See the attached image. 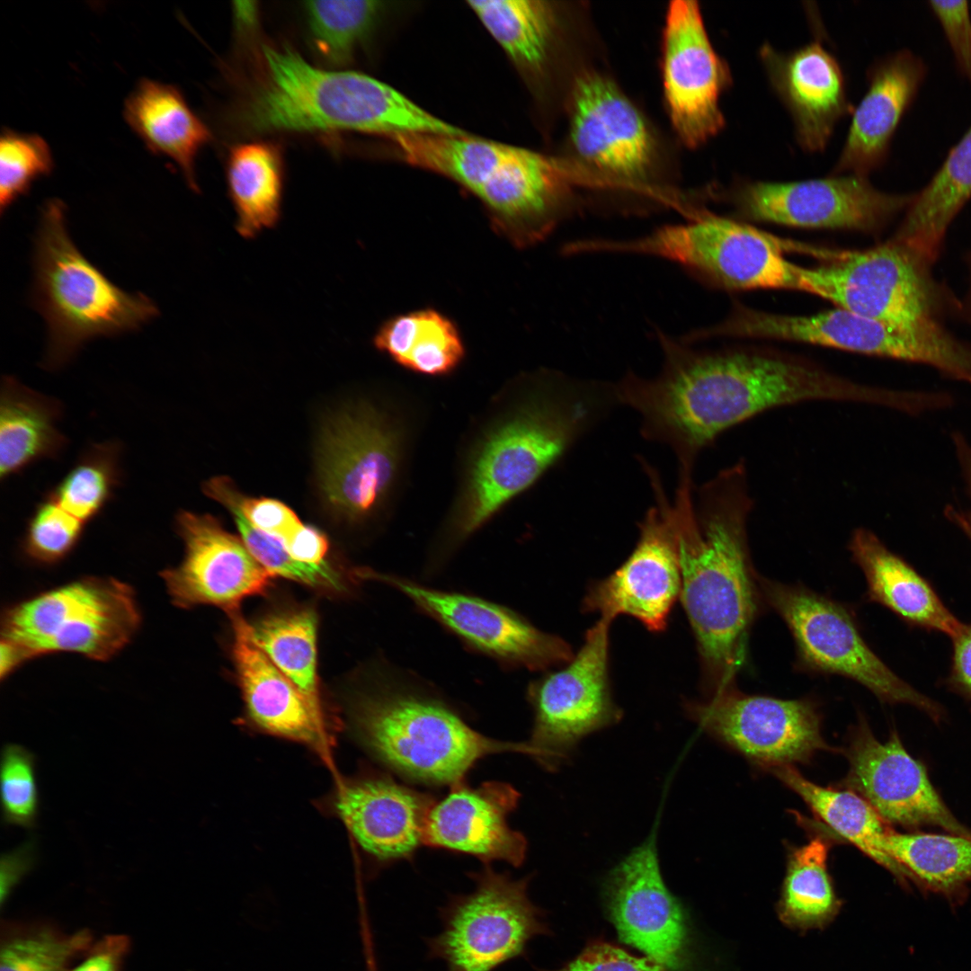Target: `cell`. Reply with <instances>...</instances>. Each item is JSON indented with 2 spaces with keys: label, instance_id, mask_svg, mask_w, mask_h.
<instances>
[{
  "label": "cell",
  "instance_id": "obj_1",
  "mask_svg": "<svg viewBox=\"0 0 971 971\" xmlns=\"http://www.w3.org/2000/svg\"><path fill=\"white\" fill-rule=\"evenodd\" d=\"M660 340L661 371L649 379L630 374L621 399L640 417L642 436L667 446L682 474H692L698 456L725 431L776 407L834 401L898 409L903 403L899 390L864 385L783 352H699Z\"/></svg>",
  "mask_w": 971,
  "mask_h": 971
},
{
  "label": "cell",
  "instance_id": "obj_2",
  "mask_svg": "<svg viewBox=\"0 0 971 971\" xmlns=\"http://www.w3.org/2000/svg\"><path fill=\"white\" fill-rule=\"evenodd\" d=\"M694 489L677 487L670 524L678 557L680 599L699 652L708 696L735 687L762 596L748 548L753 501L743 463Z\"/></svg>",
  "mask_w": 971,
  "mask_h": 971
},
{
  "label": "cell",
  "instance_id": "obj_3",
  "mask_svg": "<svg viewBox=\"0 0 971 971\" xmlns=\"http://www.w3.org/2000/svg\"><path fill=\"white\" fill-rule=\"evenodd\" d=\"M615 385L548 370L523 379L511 406L470 452L450 539L470 536L620 405Z\"/></svg>",
  "mask_w": 971,
  "mask_h": 971
},
{
  "label": "cell",
  "instance_id": "obj_4",
  "mask_svg": "<svg viewBox=\"0 0 971 971\" xmlns=\"http://www.w3.org/2000/svg\"><path fill=\"white\" fill-rule=\"evenodd\" d=\"M257 53V68L233 113L245 134L357 131L389 138L459 132L363 73L313 66L285 44L261 41Z\"/></svg>",
  "mask_w": 971,
  "mask_h": 971
},
{
  "label": "cell",
  "instance_id": "obj_5",
  "mask_svg": "<svg viewBox=\"0 0 971 971\" xmlns=\"http://www.w3.org/2000/svg\"><path fill=\"white\" fill-rule=\"evenodd\" d=\"M33 268L31 303L47 323L49 370L67 363L86 342L136 330L158 314L149 298L125 292L82 254L58 200L42 209Z\"/></svg>",
  "mask_w": 971,
  "mask_h": 971
},
{
  "label": "cell",
  "instance_id": "obj_6",
  "mask_svg": "<svg viewBox=\"0 0 971 971\" xmlns=\"http://www.w3.org/2000/svg\"><path fill=\"white\" fill-rule=\"evenodd\" d=\"M353 717L361 740L377 757L427 783L461 781L477 761L491 753L530 754L526 743L490 739L442 703L389 687L361 696Z\"/></svg>",
  "mask_w": 971,
  "mask_h": 971
},
{
  "label": "cell",
  "instance_id": "obj_7",
  "mask_svg": "<svg viewBox=\"0 0 971 971\" xmlns=\"http://www.w3.org/2000/svg\"><path fill=\"white\" fill-rule=\"evenodd\" d=\"M141 621L133 589L111 577H85L7 609L1 640L23 662L72 652L106 661L131 640Z\"/></svg>",
  "mask_w": 971,
  "mask_h": 971
},
{
  "label": "cell",
  "instance_id": "obj_8",
  "mask_svg": "<svg viewBox=\"0 0 971 971\" xmlns=\"http://www.w3.org/2000/svg\"><path fill=\"white\" fill-rule=\"evenodd\" d=\"M762 600L788 628L798 664L805 670L849 678L889 704H907L935 723L943 708L898 677L872 651L851 612L840 602L803 585L758 576Z\"/></svg>",
  "mask_w": 971,
  "mask_h": 971
},
{
  "label": "cell",
  "instance_id": "obj_9",
  "mask_svg": "<svg viewBox=\"0 0 971 971\" xmlns=\"http://www.w3.org/2000/svg\"><path fill=\"white\" fill-rule=\"evenodd\" d=\"M594 248L665 258L727 289L808 292L804 267L785 258L782 244L777 238L707 211L698 212L689 223L664 226L639 238L597 240Z\"/></svg>",
  "mask_w": 971,
  "mask_h": 971
},
{
  "label": "cell",
  "instance_id": "obj_10",
  "mask_svg": "<svg viewBox=\"0 0 971 971\" xmlns=\"http://www.w3.org/2000/svg\"><path fill=\"white\" fill-rule=\"evenodd\" d=\"M475 888L440 909L441 931L425 940L427 956L447 971H494L522 957L530 940L550 933L529 898L530 877L513 879L489 867L470 874Z\"/></svg>",
  "mask_w": 971,
  "mask_h": 971
},
{
  "label": "cell",
  "instance_id": "obj_11",
  "mask_svg": "<svg viewBox=\"0 0 971 971\" xmlns=\"http://www.w3.org/2000/svg\"><path fill=\"white\" fill-rule=\"evenodd\" d=\"M701 337L734 336L806 343L947 370L957 343L937 321L893 325L837 307L806 316L774 314L744 306Z\"/></svg>",
  "mask_w": 971,
  "mask_h": 971
},
{
  "label": "cell",
  "instance_id": "obj_12",
  "mask_svg": "<svg viewBox=\"0 0 971 971\" xmlns=\"http://www.w3.org/2000/svg\"><path fill=\"white\" fill-rule=\"evenodd\" d=\"M930 265L894 238L804 268L808 292L838 307L893 325L939 321L944 294Z\"/></svg>",
  "mask_w": 971,
  "mask_h": 971
},
{
  "label": "cell",
  "instance_id": "obj_13",
  "mask_svg": "<svg viewBox=\"0 0 971 971\" xmlns=\"http://www.w3.org/2000/svg\"><path fill=\"white\" fill-rule=\"evenodd\" d=\"M610 623L600 618L564 668L548 673L529 688L534 724L526 743L530 756L548 770H555L566 761L583 737L616 724L622 717L609 681Z\"/></svg>",
  "mask_w": 971,
  "mask_h": 971
},
{
  "label": "cell",
  "instance_id": "obj_14",
  "mask_svg": "<svg viewBox=\"0 0 971 971\" xmlns=\"http://www.w3.org/2000/svg\"><path fill=\"white\" fill-rule=\"evenodd\" d=\"M402 446L399 427L375 407L365 405L335 417L318 452L319 486L330 508L351 521L376 512L397 481Z\"/></svg>",
  "mask_w": 971,
  "mask_h": 971
},
{
  "label": "cell",
  "instance_id": "obj_15",
  "mask_svg": "<svg viewBox=\"0 0 971 971\" xmlns=\"http://www.w3.org/2000/svg\"><path fill=\"white\" fill-rule=\"evenodd\" d=\"M684 707L705 731L771 770L805 762L826 748L811 699L748 695L735 686Z\"/></svg>",
  "mask_w": 971,
  "mask_h": 971
},
{
  "label": "cell",
  "instance_id": "obj_16",
  "mask_svg": "<svg viewBox=\"0 0 971 971\" xmlns=\"http://www.w3.org/2000/svg\"><path fill=\"white\" fill-rule=\"evenodd\" d=\"M913 194L887 193L855 174L797 182H744L734 200L744 217L790 227L877 231Z\"/></svg>",
  "mask_w": 971,
  "mask_h": 971
},
{
  "label": "cell",
  "instance_id": "obj_17",
  "mask_svg": "<svg viewBox=\"0 0 971 971\" xmlns=\"http://www.w3.org/2000/svg\"><path fill=\"white\" fill-rule=\"evenodd\" d=\"M662 72L669 116L683 144L696 147L717 135L725 125L719 99L731 76L711 44L696 1L676 0L668 6Z\"/></svg>",
  "mask_w": 971,
  "mask_h": 971
},
{
  "label": "cell",
  "instance_id": "obj_18",
  "mask_svg": "<svg viewBox=\"0 0 971 971\" xmlns=\"http://www.w3.org/2000/svg\"><path fill=\"white\" fill-rule=\"evenodd\" d=\"M655 504L640 524L638 541L626 561L610 575L590 585L583 610L613 620L625 614L647 629L661 632L681 595V577L670 524L671 500L660 478L646 466Z\"/></svg>",
  "mask_w": 971,
  "mask_h": 971
},
{
  "label": "cell",
  "instance_id": "obj_19",
  "mask_svg": "<svg viewBox=\"0 0 971 971\" xmlns=\"http://www.w3.org/2000/svg\"><path fill=\"white\" fill-rule=\"evenodd\" d=\"M848 788L865 798L887 823L909 830L936 826L971 837V829L952 814L933 787L925 766L905 750L896 731L877 740L865 720L848 748Z\"/></svg>",
  "mask_w": 971,
  "mask_h": 971
},
{
  "label": "cell",
  "instance_id": "obj_20",
  "mask_svg": "<svg viewBox=\"0 0 971 971\" xmlns=\"http://www.w3.org/2000/svg\"><path fill=\"white\" fill-rule=\"evenodd\" d=\"M603 897L621 940L671 971L686 966L689 929L664 881L653 835L609 873Z\"/></svg>",
  "mask_w": 971,
  "mask_h": 971
},
{
  "label": "cell",
  "instance_id": "obj_21",
  "mask_svg": "<svg viewBox=\"0 0 971 971\" xmlns=\"http://www.w3.org/2000/svg\"><path fill=\"white\" fill-rule=\"evenodd\" d=\"M363 575L398 590L468 645L503 662L539 670L567 664L574 656L565 640L495 603L437 591L397 576L367 571Z\"/></svg>",
  "mask_w": 971,
  "mask_h": 971
},
{
  "label": "cell",
  "instance_id": "obj_22",
  "mask_svg": "<svg viewBox=\"0 0 971 971\" xmlns=\"http://www.w3.org/2000/svg\"><path fill=\"white\" fill-rule=\"evenodd\" d=\"M176 530L184 543V557L160 574L174 605H214L229 612L245 598L263 594L270 587L274 575L216 518L183 511L176 517Z\"/></svg>",
  "mask_w": 971,
  "mask_h": 971
},
{
  "label": "cell",
  "instance_id": "obj_23",
  "mask_svg": "<svg viewBox=\"0 0 971 971\" xmlns=\"http://www.w3.org/2000/svg\"><path fill=\"white\" fill-rule=\"evenodd\" d=\"M567 178L553 158L512 147L476 193L492 228L518 248L545 239L566 211Z\"/></svg>",
  "mask_w": 971,
  "mask_h": 971
},
{
  "label": "cell",
  "instance_id": "obj_24",
  "mask_svg": "<svg viewBox=\"0 0 971 971\" xmlns=\"http://www.w3.org/2000/svg\"><path fill=\"white\" fill-rule=\"evenodd\" d=\"M570 138L584 161L621 177L642 176L653 157L654 139L640 111L612 81L596 73L575 81Z\"/></svg>",
  "mask_w": 971,
  "mask_h": 971
},
{
  "label": "cell",
  "instance_id": "obj_25",
  "mask_svg": "<svg viewBox=\"0 0 971 971\" xmlns=\"http://www.w3.org/2000/svg\"><path fill=\"white\" fill-rule=\"evenodd\" d=\"M519 799V792L509 784L489 781L471 788L461 781L454 783L432 806L423 843L518 867L525 859L527 842L511 829L507 816Z\"/></svg>",
  "mask_w": 971,
  "mask_h": 971
},
{
  "label": "cell",
  "instance_id": "obj_26",
  "mask_svg": "<svg viewBox=\"0 0 971 971\" xmlns=\"http://www.w3.org/2000/svg\"><path fill=\"white\" fill-rule=\"evenodd\" d=\"M232 654L246 714L261 730L322 748L329 732L321 703L305 695L255 644L237 610L228 612Z\"/></svg>",
  "mask_w": 971,
  "mask_h": 971
},
{
  "label": "cell",
  "instance_id": "obj_27",
  "mask_svg": "<svg viewBox=\"0 0 971 971\" xmlns=\"http://www.w3.org/2000/svg\"><path fill=\"white\" fill-rule=\"evenodd\" d=\"M760 58L793 118L799 145L809 152L824 150L837 121L851 110L835 58L817 41L790 53L764 44Z\"/></svg>",
  "mask_w": 971,
  "mask_h": 971
},
{
  "label": "cell",
  "instance_id": "obj_28",
  "mask_svg": "<svg viewBox=\"0 0 971 971\" xmlns=\"http://www.w3.org/2000/svg\"><path fill=\"white\" fill-rule=\"evenodd\" d=\"M927 74L922 58L909 49L895 51L875 64L869 88L857 106L835 174L866 176L880 166L892 138Z\"/></svg>",
  "mask_w": 971,
  "mask_h": 971
},
{
  "label": "cell",
  "instance_id": "obj_29",
  "mask_svg": "<svg viewBox=\"0 0 971 971\" xmlns=\"http://www.w3.org/2000/svg\"><path fill=\"white\" fill-rule=\"evenodd\" d=\"M434 801L388 777L346 784L335 807L358 843L379 861L408 857L423 843Z\"/></svg>",
  "mask_w": 971,
  "mask_h": 971
},
{
  "label": "cell",
  "instance_id": "obj_30",
  "mask_svg": "<svg viewBox=\"0 0 971 971\" xmlns=\"http://www.w3.org/2000/svg\"><path fill=\"white\" fill-rule=\"evenodd\" d=\"M849 549L865 575L869 601L883 605L908 624L951 638L962 630L964 624L944 605L929 582L869 530L857 529Z\"/></svg>",
  "mask_w": 971,
  "mask_h": 971
},
{
  "label": "cell",
  "instance_id": "obj_31",
  "mask_svg": "<svg viewBox=\"0 0 971 971\" xmlns=\"http://www.w3.org/2000/svg\"><path fill=\"white\" fill-rule=\"evenodd\" d=\"M123 114L147 147L174 161L188 186L198 192L196 158L212 135L181 91L173 85L143 78L128 95Z\"/></svg>",
  "mask_w": 971,
  "mask_h": 971
},
{
  "label": "cell",
  "instance_id": "obj_32",
  "mask_svg": "<svg viewBox=\"0 0 971 971\" xmlns=\"http://www.w3.org/2000/svg\"><path fill=\"white\" fill-rule=\"evenodd\" d=\"M971 198V126L914 197L893 237L931 265L954 218Z\"/></svg>",
  "mask_w": 971,
  "mask_h": 971
},
{
  "label": "cell",
  "instance_id": "obj_33",
  "mask_svg": "<svg viewBox=\"0 0 971 971\" xmlns=\"http://www.w3.org/2000/svg\"><path fill=\"white\" fill-rule=\"evenodd\" d=\"M771 770L837 834L889 871L902 887H911L909 874L887 850V835L891 828L865 798L850 788L819 786L806 779L792 766Z\"/></svg>",
  "mask_w": 971,
  "mask_h": 971
},
{
  "label": "cell",
  "instance_id": "obj_34",
  "mask_svg": "<svg viewBox=\"0 0 971 971\" xmlns=\"http://www.w3.org/2000/svg\"><path fill=\"white\" fill-rule=\"evenodd\" d=\"M236 230L245 239L274 227L281 216L284 163L280 144L254 140L235 145L226 165Z\"/></svg>",
  "mask_w": 971,
  "mask_h": 971
},
{
  "label": "cell",
  "instance_id": "obj_35",
  "mask_svg": "<svg viewBox=\"0 0 971 971\" xmlns=\"http://www.w3.org/2000/svg\"><path fill=\"white\" fill-rule=\"evenodd\" d=\"M59 404L4 377L0 400V475L4 479L42 458H55L66 438L56 428Z\"/></svg>",
  "mask_w": 971,
  "mask_h": 971
},
{
  "label": "cell",
  "instance_id": "obj_36",
  "mask_svg": "<svg viewBox=\"0 0 971 971\" xmlns=\"http://www.w3.org/2000/svg\"><path fill=\"white\" fill-rule=\"evenodd\" d=\"M373 344L396 364L428 376L451 373L466 352L458 325L432 307L388 318L376 331Z\"/></svg>",
  "mask_w": 971,
  "mask_h": 971
},
{
  "label": "cell",
  "instance_id": "obj_37",
  "mask_svg": "<svg viewBox=\"0 0 971 971\" xmlns=\"http://www.w3.org/2000/svg\"><path fill=\"white\" fill-rule=\"evenodd\" d=\"M887 850L921 892L940 895L955 908L967 899L971 883V837L897 833L891 829Z\"/></svg>",
  "mask_w": 971,
  "mask_h": 971
},
{
  "label": "cell",
  "instance_id": "obj_38",
  "mask_svg": "<svg viewBox=\"0 0 971 971\" xmlns=\"http://www.w3.org/2000/svg\"><path fill=\"white\" fill-rule=\"evenodd\" d=\"M388 139L405 163L443 175L474 196L513 147L468 133L401 134Z\"/></svg>",
  "mask_w": 971,
  "mask_h": 971
},
{
  "label": "cell",
  "instance_id": "obj_39",
  "mask_svg": "<svg viewBox=\"0 0 971 971\" xmlns=\"http://www.w3.org/2000/svg\"><path fill=\"white\" fill-rule=\"evenodd\" d=\"M829 844L822 837L792 850L777 912L779 920L797 931L825 928L842 906L828 869Z\"/></svg>",
  "mask_w": 971,
  "mask_h": 971
},
{
  "label": "cell",
  "instance_id": "obj_40",
  "mask_svg": "<svg viewBox=\"0 0 971 971\" xmlns=\"http://www.w3.org/2000/svg\"><path fill=\"white\" fill-rule=\"evenodd\" d=\"M467 4L520 72L529 76L542 70L556 25L549 3L472 0Z\"/></svg>",
  "mask_w": 971,
  "mask_h": 971
},
{
  "label": "cell",
  "instance_id": "obj_41",
  "mask_svg": "<svg viewBox=\"0 0 971 971\" xmlns=\"http://www.w3.org/2000/svg\"><path fill=\"white\" fill-rule=\"evenodd\" d=\"M255 644L309 699L320 703L316 612L309 608L271 613L250 625Z\"/></svg>",
  "mask_w": 971,
  "mask_h": 971
},
{
  "label": "cell",
  "instance_id": "obj_42",
  "mask_svg": "<svg viewBox=\"0 0 971 971\" xmlns=\"http://www.w3.org/2000/svg\"><path fill=\"white\" fill-rule=\"evenodd\" d=\"M303 12L312 47L332 67L350 64L383 10L379 1H307Z\"/></svg>",
  "mask_w": 971,
  "mask_h": 971
},
{
  "label": "cell",
  "instance_id": "obj_43",
  "mask_svg": "<svg viewBox=\"0 0 971 971\" xmlns=\"http://www.w3.org/2000/svg\"><path fill=\"white\" fill-rule=\"evenodd\" d=\"M92 941L85 929L66 934L46 925L8 927L2 935L0 971H67Z\"/></svg>",
  "mask_w": 971,
  "mask_h": 971
},
{
  "label": "cell",
  "instance_id": "obj_44",
  "mask_svg": "<svg viewBox=\"0 0 971 971\" xmlns=\"http://www.w3.org/2000/svg\"><path fill=\"white\" fill-rule=\"evenodd\" d=\"M120 451L111 441L90 447L49 495L82 521L93 519L120 483Z\"/></svg>",
  "mask_w": 971,
  "mask_h": 971
},
{
  "label": "cell",
  "instance_id": "obj_45",
  "mask_svg": "<svg viewBox=\"0 0 971 971\" xmlns=\"http://www.w3.org/2000/svg\"><path fill=\"white\" fill-rule=\"evenodd\" d=\"M54 166L51 150L36 133L4 129L0 138V210L28 192L32 183Z\"/></svg>",
  "mask_w": 971,
  "mask_h": 971
},
{
  "label": "cell",
  "instance_id": "obj_46",
  "mask_svg": "<svg viewBox=\"0 0 971 971\" xmlns=\"http://www.w3.org/2000/svg\"><path fill=\"white\" fill-rule=\"evenodd\" d=\"M224 506L233 514L242 540L252 556L274 576L281 575L315 588L344 589L340 575L327 564L312 566L296 560L281 539L256 529L235 505L226 503Z\"/></svg>",
  "mask_w": 971,
  "mask_h": 971
},
{
  "label": "cell",
  "instance_id": "obj_47",
  "mask_svg": "<svg viewBox=\"0 0 971 971\" xmlns=\"http://www.w3.org/2000/svg\"><path fill=\"white\" fill-rule=\"evenodd\" d=\"M0 779L4 821L21 827H34L39 813V795L33 754L18 744L5 745L2 752Z\"/></svg>",
  "mask_w": 971,
  "mask_h": 971
},
{
  "label": "cell",
  "instance_id": "obj_48",
  "mask_svg": "<svg viewBox=\"0 0 971 971\" xmlns=\"http://www.w3.org/2000/svg\"><path fill=\"white\" fill-rule=\"evenodd\" d=\"M84 524L49 494L29 521L23 548L37 561L57 562L76 546Z\"/></svg>",
  "mask_w": 971,
  "mask_h": 971
},
{
  "label": "cell",
  "instance_id": "obj_49",
  "mask_svg": "<svg viewBox=\"0 0 971 971\" xmlns=\"http://www.w3.org/2000/svg\"><path fill=\"white\" fill-rule=\"evenodd\" d=\"M203 492L222 505H235L256 529L287 541L303 523L285 503L276 499L247 497L229 478L216 477L202 486Z\"/></svg>",
  "mask_w": 971,
  "mask_h": 971
},
{
  "label": "cell",
  "instance_id": "obj_50",
  "mask_svg": "<svg viewBox=\"0 0 971 971\" xmlns=\"http://www.w3.org/2000/svg\"><path fill=\"white\" fill-rule=\"evenodd\" d=\"M547 971H671L649 957H638L605 940L587 943L562 967Z\"/></svg>",
  "mask_w": 971,
  "mask_h": 971
},
{
  "label": "cell",
  "instance_id": "obj_51",
  "mask_svg": "<svg viewBox=\"0 0 971 971\" xmlns=\"http://www.w3.org/2000/svg\"><path fill=\"white\" fill-rule=\"evenodd\" d=\"M957 66L971 85V14L967 1H929Z\"/></svg>",
  "mask_w": 971,
  "mask_h": 971
},
{
  "label": "cell",
  "instance_id": "obj_52",
  "mask_svg": "<svg viewBox=\"0 0 971 971\" xmlns=\"http://www.w3.org/2000/svg\"><path fill=\"white\" fill-rule=\"evenodd\" d=\"M125 935H107L94 943L85 959L69 971H120L129 949Z\"/></svg>",
  "mask_w": 971,
  "mask_h": 971
},
{
  "label": "cell",
  "instance_id": "obj_53",
  "mask_svg": "<svg viewBox=\"0 0 971 971\" xmlns=\"http://www.w3.org/2000/svg\"><path fill=\"white\" fill-rule=\"evenodd\" d=\"M293 558L312 566L326 565L325 557L328 550L325 535L313 526H302L284 542Z\"/></svg>",
  "mask_w": 971,
  "mask_h": 971
},
{
  "label": "cell",
  "instance_id": "obj_54",
  "mask_svg": "<svg viewBox=\"0 0 971 971\" xmlns=\"http://www.w3.org/2000/svg\"><path fill=\"white\" fill-rule=\"evenodd\" d=\"M953 655L949 684L971 702V623L952 638Z\"/></svg>",
  "mask_w": 971,
  "mask_h": 971
},
{
  "label": "cell",
  "instance_id": "obj_55",
  "mask_svg": "<svg viewBox=\"0 0 971 971\" xmlns=\"http://www.w3.org/2000/svg\"><path fill=\"white\" fill-rule=\"evenodd\" d=\"M32 844L26 843L4 855L1 860V902L11 894L13 887L31 870L34 863Z\"/></svg>",
  "mask_w": 971,
  "mask_h": 971
},
{
  "label": "cell",
  "instance_id": "obj_56",
  "mask_svg": "<svg viewBox=\"0 0 971 971\" xmlns=\"http://www.w3.org/2000/svg\"><path fill=\"white\" fill-rule=\"evenodd\" d=\"M953 443L967 490L971 497V445L960 433H954Z\"/></svg>",
  "mask_w": 971,
  "mask_h": 971
},
{
  "label": "cell",
  "instance_id": "obj_57",
  "mask_svg": "<svg viewBox=\"0 0 971 971\" xmlns=\"http://www.w3.org/2000/svg\"><path fill=\"white\" fill-rule=\"evenodd\" d=\"M955 524L971 539V516L959 515L957 517Z\"/></svg>",
  "mask_w": 971,
  "mask_h": 971
},
{
  "label": "cell",
  "instance_id": "obj_58",
  "mask_svg": "<svg viewBox=\"0 0 971 971\" xmlns=\"http://www.w3.org/2000/svg\"><path fill=\"white\" fill-rule=\"evenodd\" d=\"M969 265H970V268H971V259H970ZM961 308L963 309L964 315L966 316V317L971 322V279H970V286H969L967 294L964 301L962 302V307Z\"/></svg>",
  "mask_w": 971,
  "mask_h": 971
}]
</instances>
